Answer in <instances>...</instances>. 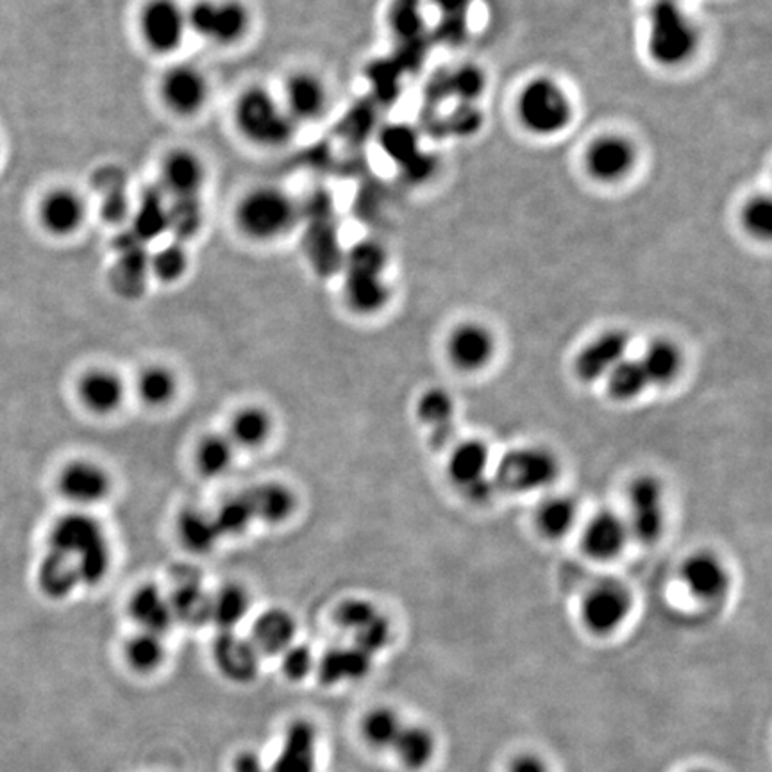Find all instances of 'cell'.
Segmentation results:
<instances>
[{"label":"cell","mask_w":772,"mask_h":772,"mask_svg":"<svg viewBox=\"0 0 772 772\" xmlns=\"http://www.w3.org/2000/svg\"><path fill=\"white\" fill-rule=\"evenodd\" d=\"M58 489L70 503L92 507L110 495L111 478L92 460H73L61 469Z\"/></svg>","instance_id":"cell-17"},{"label":"cell","mask_w":772,"mask_h":772,"mask_svg":"<svg viewBox=\"0 0 772 772\" xmlns=\"http://www.w3.org/2000/svg\"><path fill=\"white\" fill-rule=\"evenodd\" d=\"M640 365L648 375L649 384L672 383L683 369V354L671 340H656L645 349Z\"/></svg>","instance_id":"cell-35"},{"label":"cell","mask_w":772,"mask_h":772,"mask_svg":"<svg viewBox=\"0 0 772 772\" xmlns=\"http://www.w3.org/2000/svg\"><path fill=\"white\" fill-rule=\"evenodd\" d=\"M151 272L163 283H176L188 272V254L179 243H169L152 254Z\"/></svg>","instance_id":"cell-49"},{"label":"cell","mask_w":772,"mask_h":772,"mask_svg":"<svg viewBox=\"0 0 772 772\" xmlns=\"http://www.w3.org/2000/svg\"><path fill=\"white\" fill-rule=\"evenodd\" d=\"M79 399L97 415L117 412L126 398L124 380L108 369L84 372L78 383Z\"/></svg>","instance_id":"cell-27"},{"label":"cell","mask_w":772,"mask_h":772,"mask_svg":"<svg viewBox=\"0 0 772 772\" xmlns=\"http://www.w3.org/2000/svg\"><path fill=\"white\" fill-rule=\"evenodd\" d=\"M213 517H215V522L222 537L242 535L254 521L251 504H249L248 498H245L243 492L222 501Z\"/></svg>","instance_id":"cell-45"},{"label":"cell","mask_w":772,"mask_h":772,"mask_svg":"<svg viewBox=\"0 0 772 772\" xmlns=\"http://www.w3.org/2000/svg\"><path fill=\"white\" fill-rule=\"evenodd\" d=\"M343 298L352 311L372 315L390 301L389 283L384 281L387 252L380 243L361 242L345 258Z\"/></svg>","instance_id":"cell-6"},{"label":"cell","mask_w":772,"mask_h":772,"mask_svg":"<svg viewBox=\"0 0 772 772\" xmlns=\"http://www.w3.org/2000/svg\"><path fill=\"white\" fill-rule=\"evenodd\" d=\"M402 724L398 713L390 709H378L367 715L363 721V735L367 742L378 750H392L393 742L398 741Z\"/></svg>","instance_id":"cell-47"},{"label":"cell","mask_w":772,"mask_h":772,"mask_svg":"<svg viewBox=\"0 0 772 772\" xmlns=\"http://www.w3.org/2000/svg\"><path fill=\"white\" fill-rule=\"evenodd\" d=\"M742 228L756 240H769L772 234V201L768 193H759L745 201L741 211Z\"/></svg>","instance_id":"cell-48"},{"label":"cell","mask_w":772,"mask_h":772,"mask_svg":"<svg viewBox=\"0 0 772 772\" xmlns=\"http://www.w3.org/2000/svg\"><path fill=\"white\" fill-rule=\"evenodd\" d=\"M279 99L295 124H310L322 119L330 108V88L319 73L298 70L284 81L283 96Z\"/></svg>","instance_id":"cell-15"},{"label":"cell","mask_w":772,"mask_h":772,"mask_svg":"<svg viewBox=\"0 0 772 772\" xmlns=\"http://www.w3.org/2000/svg\"><path fill=\"white\" fill-rule=\"evenodd\" d=\"M510 772H549L544 763L535 756H521L513 762Z\"/></svg>","instance_id":"cell-54"},{"label":"cell","mask_w":772,"mask_h":772,"mask_svg":"<svg viewBox=\"0 0 772 772\" xmlns=\"http://www.w3.org/2000/svg\"><path fill=\"white\" fill-rule=\"evenodd\" d=\"M251 504L254 521L267 522V524H281L289 521L292 513L298 508V498L292 489L287 484L267 481V483L254 484L251 489L243 492Z\"/></svg>","instance_id":"cell-28"},{"label":"cell","mask_w":772,"mask_h":772,"mask_svg":"<svg viewBox=\"0 0 772 772\" xmlns=\"http://www.w3.org/2000/svg\"><path fill=\"white\" fill-rule=\"evenodd\" d=\"M663 487L653 475H640L628 489V530L642 544H654L665 528Z\"/></svg>","instance_id":"cell-12"},{"label":"cell","mask_w":772,"mask_h":772,"mask_svg":"<svg viewBox=\"0 0 772 772\" xmlns=\"http://www.w3.org/2000/svg\"><path fill=\"white\" fill-rule=\"evenodd\" d=\"M137 393L149 407H166L178 393V380L167 367H147L137 380Z\"/></svg>","instance_id":"cell-40"},{"label":"cell","mask_w":772,"mask_h":772,"mask_svg":"<svg viewBox=\"0 0 772 772\" xmlns=\"http://www.w3.org/2000/svg\"><path fill=\"white\" fill-rule=\"evenodd\" d=\"M631 610V595L624 586L606 581L586 594L581 615L594 633H612L626 621Z\"/></svg>","instance_id":"cell-16"},{"label":"cell","mask_w":772,"mask_h":772,"mask_svg":"<svg viewBox=\"0 0 772 772\" xmlns=\"http://www.w3.org/2000/svg\"><path fill=\"white\" fill-rule=\"evenodd\" d=\"M38 586L47 598L64 599L72 594L73 590L81 585L78 567L73 565L70 558L47 549L38 565Z\"/></svg>","instance_id":"cell-33"},{"label":"cell","mask_w":772,"mask_h":772,"mask_svg":"<svg viewBox=\"0 0 772 772\" xmlns=\"http://www.w3.org/2000/svg\"><path fill=\"white\" fill-rule=\"evenodd\" d=\"M449 358L462 371H480L494 358L495 339L489 328L467 322L458 325L448 342Z\"/></svg>","instance_id":"cell-24"},{"label":"cell","mask_w":772,"mask_h":772,"mask_svg":"<svg viewBox=\"0 0 772 772\" xmlns=\"http://www.w3.org/2000/svg\"><path fill=\"white\" fill-rule=\"evenodd\" d=\"M608 392L618 401H631L639 398L649 387L648 375L640 365V361L624 360L619 361L612 371L606 375Z\"/></svg>","instance_id":"cell-42"},{"label":"cell","mask_w":772,"mask_h":772,"mask_svg":"<svg viewBox=\"0 0 772 772\" xmlns=\"http://www.w3.org/2000/svg\"><path fill=\"white\" fill-rule=\"evenodd\" d=\"M251 598L240 585H224L211 595V622L219 631H234L248 618Z\"/></svg>","instance_id":"cell-37"},{"label":"cell","mask_w":772,"mask_h":772,"mask_svg":"<svg viewBox=\"0 0 772 772\" xmlns=\"http://www.w3.org/2000/svg\"><path fill=\"white\" fill-rule=\"evenodd\" d=\"M490 451L481 440L457 443L449 458V475L472 501H489L494 495V478H489Z\"/></svg>","instance_id":"cell-14"},{"label":"cell","mask_w":772,"mask_h":772,"mask_svg":"<svg viewBox=\"0 0 772 772\" xmlns=\"http://www.w3.org/2000/svg\"><path fill=\"white\" fill-rule=\"evenodd\" d=\"M390 26L399 40L413 42L424 32L422 0H393L390 8Z\"/></svg>","instance_id":"cell-46"},{"label":"cell","mask_w":772,"mask_h":772,"mask_svg":"<svg viewBox=\"0 0 772 772\" xmlns=\"http://www.w3.org/2000/svg\"><path fill=\"white\" fill-rule=\"evenodd\" d=\"M474 0H431L439 13L437 34L448 42H460L469 32V14Z\"/></svg>","instance_id":"cell-43"},{"label":"cell","mask_w":772,"mask_h":772,"mask_svg":"<svg viewBox=\"0 0 772 772\" xmlns=\"http://www.w3.org/2000/svg\"><path fill=\"white\" fill-rule=\"evenodd\" d=\"M515 113L525 133L539 138L562 134L574 119L571 97L557 79L549 76H537L521 88Z\"/></svg>","instance_id":"cell-5"},{"label":"cell","mask_w":772,"mask_h":772,"mask_svg":"<svg viewBox=\"0 0 772 772\" xmlns=\"http://www.w3.org/2000/svg\"><path fill=\"white\" fill-rule=\"evenodd\" d=\"M628 334L624 331H606L581 349L574 361V371L583 381H598L626 358Z\"/></svg>","instance_id":"cell-23"},{"label":"cell","mask_w":772,"mask_h":772,"mask_svg":"<svg viewBox=\"0 0 772 772\" xmlns=\"http://www.w3.org/2000/svg\"><path fill=\"white\" fill-rule=\"evenodd\" d=\"M381 147L393 161H398L399 167L413 160L421 152L415 133L404 126H393V128L387 129L381 138Z\"/></svg>","instance_id":"cell-50"},{"label":"cell","mask_w":772,"mask_h":772,"mask_svg":"<svg viewBox=\"0 0 772 772\" xmlns=\"http://www.w3.org/2000/svg\"><path fill=\"white\" fill-rule=\"evenodd\" d=\"M392 750L407 768L421 769L430 762L434 751V739L421 726H402Z\"/></svg>","instance_id":"cell-41"},{"label":"cell","mask_w":772,"mask_h":772,"mask_svg":"<svg viewBox=\"0 0 772 772\" xmlns=\"http://www.w3.org/2000/svg\"><path fill=\"white\" fill-rule=\"evenodd\" d=\"M126 660L131 668L140 672H152L166 660V645L161 635L140 631L126 642Z\"/></svg>","instance_id":"cell-44"},{"label":"cell","mask_w":772,"mask_h":772,"mask_svg":"<svg viewBox=\"0 0 772 772\" xmlns=\"http://www.w3.org/2000/svg\"><path fill=\"white\" fill-rule=\"evenodd\" d=\"M178 535L181 544L197 554L210 553L222 539L213 513L202 512L197 508H188L179 515Z\"/></svg>","instance_id":"cell-34"},{"label":"cell","mask_w":772,"mask_h":772,"mask_svg":"<svg viewBox=\"0 0 772 772\" xmlns=\"http://www.w3.org/2000/svg\"><path fill=\"white\" fill-rule=\"evenodd\" d=\"M213 660L219 671L234 683H248L260 671V651L251 639H243L237 631H219L213 642Z\"/></svg>","instance_id":"cell-22"},{"label":"cell","mask_w":772,"mask_h":772,"mask_svg":"<svg viewBox=\"0 0 772 772\" xmlns=\"http://www.w3.org/2000/svg\"><path fill=\"white\" fill-rule=\"evenodd\" d=\"M645 49L662 69H678L692 60L700 32L678 0H656L649 11Z\"/></svg>","instance_id":"cell-4"},{"label":"cell","mask_w":772,"mask_h":772,"mask_svg":"<svg viewBox=\"0 0 772 772\" xmlns=\"http://www.w3.org/2000/svg\"><path fill=\"white\" fill-rule=\"evenodd\" d=\"M138 32L149 51L174 54L190 32L187 8L178 0H147L138 13Z\"/></svg>","instance_id":"cell-9"},{"label":"cell","mask_w":772,"mask_h":772,"mask_svg":"<svg viewBox=\"0 0 772 772\" xmlns=\"http://www.w3.org/2000/svg\"><path fill=\"white\" fill-rule=\"evenodd\" d=\"M484 84H487V78H484L483 70L478 69L474 64H465L449 76L445 88L460 101L472 102L483 93Z\"/></svg>","instance_id":"cell-51"},{"label":"cell","mask_w":772,"mask_h":772,"mask_svg":"<svg viewBox=\"0 0 772 772\" xmlns=\"http://www.w3.org/2000/svg\"><path fill=\"white\" fill-rule=\"evenodd\" d=\"M272 419L269 412L260 407H245L233 417L229 440L234 448L258 449L269 440Z\"/></svg>","instance_id":"cell-36"},{"label":"cell","mask_w":772,"mask_h":772,"mask_svg":"<svg viewBox=\"0 0 772 772\" xmlns=\"http://www.w3.org/2000/svg\"><path fill=\"white\" fill-rule=\"evenodd\" d=\"M129 613L142 631L163 635L172 626L174 618L169 598L158 586L142 585L129 601Z\"/></svg>","instance_id":"cell-31"},{"label":"cell","mask_w":772,"mask_h":772,"mask_svg":"<svg viewBox=\"0 0 772 772\" xmlns=\"http://www.w3.org/2000/svg\"><path fill=\"white\" fill-rule=\"evenodd\" d=\"M187 13L190 32L213 46H237L251 32L252 13L242 0H197Z\"/></svg>","instance_id":"cell-7"},{"label":"cell","mask_w":772,"mask_h":772,"mask_svg":"<svg viewBox=\"0 0 772 772\" xmlns=\"http://www.w3.org/2000/svg\"><path fill=\"white\" fill-rule=\"evenodd\" d=\"M315 668V659H313V653L307 645H290L284 651L283 659H281V669H283L284 676L293 681L304 680V678L310 676V672Z\"/></svg>","instance_id":"cell-52"},{"label":"cell","mask_w":772,"mask_h":772,"mask_svg":"<svg viewBox=\"0 0 772 772\" xmlns=\"http://www.w3.org/2000/svg\"><path fill=\"white\" fill-rule=\"evenodd\" d=\"M298 220V202L278 184H258L251 188L234 207V224L252 242L270 243L281 240L292 233Z\"/></svg>","instance_id":"cell-2"},{"label":"cell","mask_w":772,"mask_h":772,"mask_svg":"<svg viewBox=\"0 0 772 772\" xmlns=\"http://www.w3.org/2000/svg\"><path fill=\"white\" fill-rule=\"evenodd\" d=\"M47 545L72 560L78 567L81 585H99L110 572V542L101 522L87 513L60 517L51 528Z\"/></svg>","instance_id":"cell-1"},{"label":"cell","mask_w":772,"mask_h":772,"mask_svg":"<svg viewBox=\"0 0 772 772\" xmlns=\"http://www.w3.org/2000/svg\"><path fill=\"white\" fill-rule=\"evenodd\" d=\"M417 413L431 431V443L434 448H445L454 439V402L449 392L442 389H431L424 392Z\"/></svg>","instance_id":"cell-32"},{"label":"cell","mask_w":772,"mask_h":772,"mask_svg":"<svg viewBox=\"0 0 772 772\" xmlns=\"http://www.w3.org/2000/svg\"><path fill=\"white\" fill-rule=\"evenodd\" d=\"M269 772H317V730L310 722L290 724Z\"/></svg>","instance_id":"cell-26"},{"label":"cell","mask_w":772,"mask_h":772,"mask_svg":"<svg viewBox=\"0 0 772 772\" xmlns=\"http://www.w3.org/2000/svg\"><path fill=\"white\" fill-rule=\"evenodd\" d=\"M372 659L374 656L361 651L357 645L333 648L325 651L317 665V671L324 685H339L345 681L361 680L367 676L372 669Z\"/></svg>","instance_id":"cell-29"},{"label":"cell","mask_w":772,"mask_h":772,"mask_svg":"<svg viewBox=\"0 0 772 772\" xmlns=\"http://www.w3.org/2000/svg\"><path fill=\"white\" fill-rule=\"evenodd\" d=\"M160 97L167 110L178 117H195L210 101V81L193 64H172L161 76Z\"/></svg>","instance_id":"cell-13"},{"label":"cell","mask_w":772,"mask_h":772,"mask_svg":"<svg viewBox=\"0 0 772 772\" xmlns=\"http://www.w3.org/2000/svg\"><path fill=\"white\" fill-rule=\"evenodd\" d=\"M167 598L174 621L190 628L210 624L211 595L202 589L201 578L190 567L176 572L174 590Z\"/></svg>","instance_id":"cell-20"},{"label":"cell","mask_w":772,"mask_h":772,"mask_svg":"<svg viewBox=\"0 0 772 772\" xmlns=\"http://www.w3.org/2000/svg\"><path fill=\"white\" fill-rule=\"evenodd\" d=\"M578 519V507L572 499L554 495L545 499L537 510V525L540 533L548 539H562Z\"/></svg>","instance_id":"cell-39"},{"label":"cell","mask_w":772,"mask_h":772,"mask_svg":"<svg viewBox=\"0 0 772 772\" xmlns=\"http://www.w3.org/2000/svg\"><path fill=\"white\" fill-rule=\"evenodd\" d=\"M234 772H269V768L261 760L260 754L245 751L234 762Z\"/></svg>","instance_id":"cell-53"},{"label":"cell","mask_w":772,"mask_h":772,"mask_svg":"<svg viewBox=\"0 0 772 772\" xmlns=\"http://www.w3.org/2000/svg\"><path fill=\"white\" fill-rule=\"evenodd\" d=\"M233 120L238 133L263 149L289 146L299 128L283 101L263 87L245 88L238 96Z\"/></svg>","instance_id":"cell-3"},{"label":"cell","mask_w":772,"mask_h":772,"mask_svg":"<svg viewBox=\"0 0 772 772\" xmlns=\"http://www.w3.org/2000/svg\"><path fill=\"white\" fill-rule=\"evenodd\" d=\"M295 621L287 610L272 608L252 624L251 642L260 654H283L295 639Z\"/></svg>","instance_id":"cell-30"},{"label":"cell","mask_w":772,"mask_h":772,"mask_svg":"<svg viewBox=\"0 0 772 772\" xmlns=\"http://www.w3.org/2000/svg\"><path fill=\"white\" fill-rule=\"evenodd\" d=\"M560 475L558 458L545 448L528 445L504 454L495 471L498 490L535 492L545 489Z\"/></svg>","instance_id":"cell-8"},{"label":"cell","mask_w":772,"mask_h":772,"mask_svg":"<svg viewBox=\"0 0 772 772\" xmlns=\"http://www.w3.org/2000/svg\"><path fill=\"white\" fill-rule=\"evenodd\" d=\"M681 580L694 598L713 603L730 590V572L715 554L700 551L690 554L681 567Z\"/></svg>","instance_id":"cell-21"},{"label":"cell","mask_w":772,"mask_h":772,"mask_svg":"<svg viewBox=\"0 0 772 772\" xmlns=\"http://www.w3.org/2000/svg\"><path fill=\"white\" fill-rule=\"evenodd\" d=\"M234 443L224 434H208L195 448L197 471L207 478H220L234 462Z\"/></svg>","instance_id":"cell-38"},{"label":"cell","mask_w":772,"mask_h":772,"mask_svg":"<svg viewBox=\"0 0 772 772\" xmlns=\"http://www.w3.org/2000/svg\"><path fill=\"white\" fill-rule=\"evenodd\" d=\"M639 154L635 143L619 133L599 134L586 147L583 166L595 183H621L635 170Z\"/></svg>","instance_id":"cell-11"},{"label":"cell","mask_w":772,"mask_h":772,"mask_svg":"<svg viewBox=\"0 0 772 772\" xmlns=\"http://www.w3.org/2000/svg\"><path fill=\"white\" fill-rule=\"evenodd\" d=\"M630 539V530L624 519L618 513L604 512L595 513L583 531V549L590 558L594 560H613L626 548Z\"/></svg>","instance_id":"cell-25"},{"label":"cell","mask_w":772,"mask_h":772,"mask_svg":"<svg viewBox=\"0 0 772 772\" xmlns=\"http://www.w3.org/2000/svg\"><path fill=\"white\" fill-rule=\"evenodd\" d=\"M160 178L167 192L178 201L197 199L207 184V163L190 149H174L161 161Z\"/></svg>","instance_id":"cell-19"},{"label":"cell","mask_w":772,"mask_h":772,"mask_svg":"<svg viewBox=\"0 0 772 772\" xmlns=\"http://www.w3.org/2000/svg\"><path fill=\"white\" fill-rule=\"evenodd\" d=\"M88 207L84 197L73 188H54L43 197L38 208V219L47 233L70 237L87 222Z\"/></svg>","instance_id":"cell-18"},{"label":"cell","mask_w":772,"mask_h":772,"mask_svg":"<svg viewBox=\"0 0 772 772\" xmlns=\"http://www.w3.org/2000/svg\"><path fill=\"white\" fill-rule=\"evenodd\" d=\"M334 622L352 636V645L374 656L392 639V626L384 613L365 599H345L334 610Z\"/></svg>","instance_id":"cell-10"}]
</instances>
